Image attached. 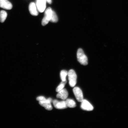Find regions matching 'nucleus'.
Masks as SVG:
<instances>
[{"label": "nucleus", "instance_id": "1", "mask_svg": "<svg viewBox=\"0 0 128 128\" xmlns=\"http://www.w3.org/2000/svg\"><path fill=\"white\" fill-rule=\"evenodd\" d=\"M77 58L78 62L84 66L88 65V59L82 49L79 48L78 49L77 52Z\"/></svg>", "mask_w": 128, "mask_h": 128}, {"label": "nucleus", "instance_id": "2", "mask_svg": "<svg viewBox=\"0 0 128 128\" xmlns=\"http://www.w3.org/2000/svg\"><path fill=\"white\" fill-rule=\"evenodd\" d=\"M68 76L70 86L72 87H74L76 84L77 78L76 72L74 70H70L68 72Z\"/></svg>", "mask_w": 128, "mask_h": 128}, {"label": "nucleus", "instance_id": "3", "mask_svg": "<svg viewBox=\"0 0 128 128\" xmlns=\"http://www.w3.org/2000/svg\"><path fill=\"white\" fill-rule=\"evenodd\" d=\"M52 10L50 7L48 8L45 11L44 16L42 22V24L43 26L47 25L50 21L52 18Z\"/></svg>", "mask_w": 128, "mask_h": 128}, {"label": "nucleus", "instance_id": "4", "mask_svg": "<svg viewBox=\"0 0 128 128\" xmlns=\"http://www.w3.org/2000/svg\"><path fill=\"white\" fill-rule=\"evenodd\" d=\"M47 2L46 0H36V4L38 12H44Z\"/></svg>", "mask_w": 128, "mask_h": 128}, {"label": "nucleus", "instance_id": "5", "mask_svg": "<svg viewBox=\"0 0 128 128\" xmlns=\"http://www.w3.org/2000/svg\"><path fill=\"white\" fill-rule=\"evenodd\" d=\"M52 102V98H50L42 101L39 102V104L41 106L44 107L46 110L50 111L52 109V105L51 104V103Z\"/></svg>", "mask_w": 128, "mask_h": 128}, {"label": "nucleus", "instance_id": "6", "mask_svg": "<svg viewBox=\"0 0 128 128\" xmlns=\"http://www.w3.org/2000/svg\"><path fill=\"white\" fill-rule=\"evenodd\" d=\"M73 92L77 100L80 102H82L84 99L81 90L79 87H74L73 89Z\"/></svg>", "mask_w": 128, "mask_h": 128}, {"label": "nucleus", "instance_id": "7", "mask_svg": "<svg viewBox=\"0 0 128 128\" xmlns=\"http://www.w3.org/2000/svg\"><path fill=\"white\" fill-rule=\"evenodd\" d=\"M52 102L54 106L58 109H64L68 108L66 101H59L56 100H54Z\"/></svg>", "mask_w": 128, "mask_h": 128}, {"label": "nucleus", "instance_id": "8", "mask_svg": "<svg viewBox=\"0 0 128 128\" xmlns=\"http://www.w3.org/2000/svg\"><path fill=\"white\" fill-rule=\"evenodd\" d=\"M81 102V108L82 110L88 111L93 110V106L87 100H84Z\"/></svg>", "mask_w": 128, "mask_h": 128}, {"label": "nucleus", "instance_id": "9", "mask_svg": "<svg viewBox=\"0 0 128 128\" xmlns=\"http://www.w3.org/2000/svg\"><path fill=\"white\" fill-rule=\"evenodd\" d=\"M0 7L5 9L10 10L12 9V6L8 0H0Z\"/></svg>", "mask_w": 128, "mask_h": 128}, {"label": "nucleus", "instance_id": "10", "mask_svg": "<svg viewBox=\"0 0 128 128\" xmlns=\"http://www.w3.org/2000/svg\"><path fill=\"white\" fill-rule=\"evenodd\" d=\"M29 10L30 14L33 16H36L38 15V11L36 3L32 2L30 3L29 6Z\"/></svg>", "mask_w": 128, "mask_h": 128}, {"label": "nucleus", "instance_id": "11", "mask_svg": "<svg viewBox=\"0 0 128 128\" xmlns=\"http://www.w3.org/2000/svg\"><path fill=\"white\" fill-rule=\"evenodd\" d=\"M68 95V92L66 90L63 89L58 92L56 95L57 98H60L63 100H66Z\"/></svg>", "mask_w": 128, "mask_h": 128}, {"label": "nucleus", "instance_id": "12", "mask_svg": "<svg viewBox=\"0 0 128 128\" xmlns=\"http://www.w3.org/2000/svg\"><path fill=\"white\" fill-rule=\"evenodd\" d=\"M66 105L68 108H74L76 106V103L74 101L71 99H66Z\"/></svg>", "mask_w": 128, "mask_h": 128}, {"label": "nucleus", "instance_id": "13", "mask_svg": "<svg viewBox=\"0 0 128 128\" xmlns=\"http://www.w3.org/2000/svg\"><path fill=\"white\" fill-rule=\"evenodd\" d=\"M7 16V14L6 11L1 10L0 12V22L4 23Z\"/></svg>", "mask_w": 128, "mask_h": 128}, {"label": "nucleus", "instance_id": "14", "mask_svg": "<svg viewBox=\"0 0 128 128\" xmlns=\"http://www.w3.org/2000/svg\"><path fill=\"white\" fill-rule=\"evenodd\" d=\"M68 72L66 70H62L60 72V76L62 81L65 82L66 80V76L68 75Z\"/></svg>", "mask_w": 128, "mask_h": 128}, {"label": "nucleus", "instance_id": "15", "mask_svg": "<svg viewBox=\"0 0 128 128\" xmlns=\"http://www.w3.org/2000/svg\"><path fill=\"white\" fill-rule=\"evenodd\" d=\"M67 81H66L65 82L62 81V82H60V84L58 86L56 89V92H58L62 90L64 88L66 84Z\"/></svg>", "mask_w": 128, "mask_h": 128}, {"label": "nucleus", "instance_id": "16", "mask_svg": "<svg viewBox=\"0 0 128 128\" xmlns=\"http://www.w3.org/2000/svg\"><path fill=\"white\" fill-rule=\"evenodd\" d=\"M58 20V18L56 12L52 10V16L50 21L53 23H56Z\"/></svg>", "mask_w": 128, "mask_h": 128}, {"label": "nucleus", "instance_id": "17", "mask_svg": "<svg viewBox=\"0 0 128 128\" xmlns=\"http://www.w3.org/2000/svg\"><path fill=\"white\" fill-rule=\"evenodd\" d=\"M37 100L38 101H42L46 100V98L45 97H44L43 96H40L37 98H36Z\"/></svg>", "mask_w": 128, "mask_h": 128}, {"label": "nucleus", "instance_id": "18", "mask_svg": "<svg viewBox=\"0 0 128 128\" xmlns=\"http://www.w3.org/2000/svg\"><path fill=\"white\" fill-rule=\"evenodd\" d=\"M47 2L49 4H51L52 3V0H46Z\"/></svg>", "mask_w": 128, "mask_h": 128}]
</instances>
